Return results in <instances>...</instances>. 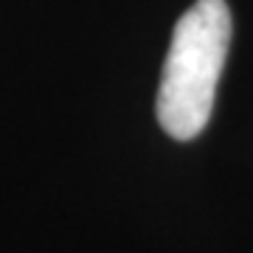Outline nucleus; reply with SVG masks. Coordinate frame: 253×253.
Here are the masks:
<instances>
[{
    "label": "nucleus",
    "mask_w": 253,
    "mask_h": 253,
    "mask_svg": "<svg viewBox=\"0 0 253 253\" xmlns=\"http://www.w3.org/2000/svg\"><path fill=\"white\" fill-rule=\"evenodd\" d=\"M231 34L225 0H194L174 23L158 84V121L169 138L191 141L208 126Z\"/></svg>",
    "instance_id": "f257e3e1"
}]
</instances>
